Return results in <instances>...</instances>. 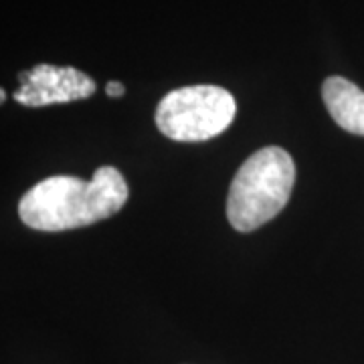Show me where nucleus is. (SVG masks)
<instances>
[{"label": "nucleus", "instance_id": "nucleus-1", "mask_svg": "<svg viewBox=\"0 0 364 364\" xmlns=\"http://www.w3.org/2000/svg\"><path fill=\"white\" fill-rule=\"evenodd\" d=\"M128 200V184L114 166H102L91 181L77 176H49L18 203V215L26 227L37 231H69L109 219Z\"/></svg>", "mask_w": 364, "mask_h": 364}, {"label": "nucleus", "instance_id": "nucleus-2", "mask_svg": "<svg viewBox=\"0 0 364 364\" xmlns=\"http://www.w3.org/2000/svg\"><path fill=\"white\" fill-rule=\"evenodd\" d=\"M294 182L296 164L284 148L267 146L249 156L229 188L227 217L233 229L251 233L277 217L291 196Z\"/></svg>", "mask_w": 364, "mask_h": 364}, {"label": "nucleus", "instance_id": "nucleus-3", "mask_svg": "<svg viewBox=\"0 0 364 364\" xmlns=\"http://www.w3.org/2000/svg\"><path fill=\"white\" fill-rule=\"evenodd\" d=\"M237 102L219 85H191L166 93L156 107V126L174 142H205L233 124Z\"/></svg>", "mask_w": 364, "mask_h": 364}, {"label": "nucleus", "instance_id": "nucleus-4", "mask_svg": "<svg viewBox=\"0 0 364 364\" xmlns=\"http://www.w3.org/2000/svg\"><path fill=\"white\" fill-rule=\"evenodd\" d=\"M21 87L14 91V100L28 107L51 104H67L85 100L95 93V81L73 67L41 65L26 69L21 75Z\"/></svg>", "mask_w": 364, "mask_h": 364}, {"label": "nucleus", "instance_id": "nucleus-5", "mask_svg": "<svg viewBox=\"0 0 364 364\" xmlns=\"http://www.w3.org/2000/svg\"><path fill=\"white\" fill-rule=\"evenodd\" d=\"M328 114L342 130L364 136V91L344 77H328L322 85Z\"/></svg>", "mask_w": 364, "mask_h": 364}, {"label": "nucleus", "instance_id": "nucleus-6", "mask_svg": "<svg viewBox=\"0 0 364 364\" xmlns=\"http://www.w3.org/2000/svg\"><path fill=\"white\" fill-rule=\"evenodd\" d=\"M124 91H126V87H124L122 83H117V81H109V83L105 85V93H107L109 97H122Z\"/></svg>", "mask_w": 364, "mask_h": 364}]
</instances>
